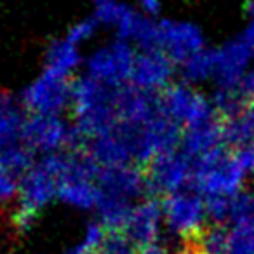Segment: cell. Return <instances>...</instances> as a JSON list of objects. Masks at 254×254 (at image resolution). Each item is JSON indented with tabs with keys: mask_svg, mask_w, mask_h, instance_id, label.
Masks as SVG:
<instances>
[{
	"mask_svg": "<svg viewBox=\"0 0 254 254\" xmlns=\"http://www.w3.org/2000/svg\"><path fill=\"white\" fill-rule=\"evenodd\" d=\"M117 91L119 89L99 84L89 75L73 80L70 108L75 115V126L87 143L110 132L117 124Z\"/></svg>",
	"mask_w": 254,
	"mask_h": 254,
	"instance_id": "1",
	"label": "cell"
},
{
	"mask_svg": "<svg viewBox=\"0 0 254 254\" xmlns=\"http://www.w3.org/2000/svg\"><path fill=\"white\" fill-rule=\"evenodd\" d=\"M68 152L42 155L19 178L18 207L16 214L37 219L39 212L58 198V187L66 169Z\"/></svg>",
	"mask_w": 254,
	"mask_h": 254,
	"instance_id": "2",
	"label": "cell"
},
{
	"mask_svg": "<svg viewBox=\"0 0 254 254\" xmlns=\"http://www.w3.org/2000/svg\"><path fill=\"white\" fill-rule=\"evenodd\" d=\"M246 176L247 174L233 157V152L223 145L193 160L190 190L200 193L204 198L214 195L235 198L242 193Z\"/></svg>",
	"mask_w": 254,
	"mask_h": 254,
	"instance_id": "3",
	"label": "cell"
},
{
	"mask_svg": "<svg viewBox=\"0 0 254 254\" xmlns=\"http://www.w3.org/2000/svg\"><path fill=\"white\" fill-rule=\"evenodd\" d=\"M26 110L12 94L0 92V167L21 178L33 166L35 153L23 139Z\"/></svg>",
	"mask_w": 254,
	"mask_h": 254,
	"instance_id": "4",
	"label": "cell"
},
{
	"mask_svg": "<svg viewBox=\"0 0 254 254\" xmlns=\"http://www.w3.org/2000/svg\"><path fill=\"white\" fill-rule=\"evenodd\" d=\"M138 51L132 44L117 39L96 49L85 61V70L91 78L113 89L126 87L132 82V70Z\"/></svg>",
	"mask_w": 254,
	"mask_h": 254,
	"instance_id": "5",
	"label": "cell"
},
{
	"mask_svg": "<svg viewBox=\"0 0 254 254\" xmlns=\"http://www.w3.org/2000/svg\"><path fill=\"white\" fill-rule=\"evenodd\" d=\"M73 80L44 70L21 92L23 108L30 115H61L71 106Z\"/></svg>",
	"mask_w": 254,
	"mask_h": 254,
	"instance_id": "6",
	"label": "cell"
},
{
	"mask_svg": "<svg viewBox=\"0 0 254 254\" xmlns=\"http://www.w3.org/2000/svg\"><path fill=\"white\" fill-rule=\"evenodd\" d=\"M160 98L166 113L183 127V131L219 119L211 99L185 82L169 85Z\"/></svg>",
	"mask_w": 254,
	"mask_h": 254,
	"instance_id": "7",
	"label": "cell"
},
{
	"mask_svg": "<svg viewBox=\"0 0 254 254\" xmlns=\"http://www.w3.org/2000/svg\"><path fill=\"white\" fill-rule=\"evenodd\" d=\"M164 223L183 240L193 239L205 228V198L193 190L176 191L162 200Z\"/></svg>",
	"mask_w": 254,
	"mask_h": 254,
	"instance_id": "8",
	"label": "cell"
},
{
	"mask_svg": "<svg viewBox=\"0 0 254 254\" xmlns=\"http://www.w3.org/2000/svg\"><path fill=\"white\" fill-rule=\"evenodd\" d=\"M193 176V160L181 150L159 155L146 166L148 191L152 195H173L190 190Z\"/></svg>",
	"mask_w": 254,
	"mask_h": 254,
	"instance_id": "9",
	"label": "cell"
},
{
	"mask_svg": "<svg viewBox=\"0 0 254 254\" xmlns=\"http://www.w3.org/2000/svg\"><path fill=\"white\" fill-rule=\"evenodd\" d=\"M73 126L61 115H28L23 129V139L33 153L68 152Z\"/></svg>",
	"mask_w": 254,
	"mask_h": 254,
	"instance_id": "10",
	"label": "cell"
},
{
	"mask_svg": "<svg viewBox=\"0 0 254 254\" xmlns=\"http://www.w3.org/2000/svg\"><path fill=\"white\" fill-rule=\"evenodd\" d=\"M159 51L171 58L176 66L191 56L205 51L202 30L191 21L160 19L159 21Z\"/></svg>",
	"mask_w": 254,
	"mask_h": 254,
	"instance_id": "11",
	"label": "cell"
},
{
	"mask_svg": "<svg viewBox=\"0 0 254 254\" xmlns=\"http://www.w3.org/2000/svg\"><path fill=\"white\" fill-rule=\"evenodd\" d=\"M176 64L162 51H139L132 70L134 87L146 92L162 94L169 85H173Z\"/></svg>",
	"mask_w": 254,
	"mask_h": 254,
	"instance_id": "12",
	"label": "cell"
},
{
	"mask_svg": "<svg viewBox=\"0 0 254 254\" xmlns=\"http://www.w3.org/2000/svg\"><path fill=\"white\" fill-rule=\"evenodd\" d=\"M98 187L103 193L115 195L132 202L148 191L146 169L136 164L115 167H101L98 173Z\"/></svg>",
	"mask_w": 254,
	"mask_h": 254,
	"instance_id": "13",
	"label": "cell"
},
{
	"mask_svg": "<svg viewBox=\"0 0 254 254\" xmlns=\"http://www.w3.org/2000/svg\"><path fill=\"white\" fill-rule=\"evenodd\" d=\"M164 221L162 200L146 198L134 204L132 212L122 230L139 249L157 244L160 235V225Z\"/></svg>",
	"mask_w": 254,
	"mask_h": 254,
	"instance_id": "14",
	"label": "cell"
},
{
	"mask_svg": "<svg viewBox=\"0 0 254 254\" xmlns=\"http://www.w3.org/2000/svg\"><path fill=\"white\" fill-rule=\"evenodd\" d=\"M251 53L244 42L239 39H233L226 42L223 47L214 49V78L219 89H233L239 87L242 77L249 70Z\"/></svg>",
	"mask_w": 254,
	"mask_h": 254,
	"instance_id": "15",
	"label": "cell"
},
{
	"mask_svg": "<svg viewBox=\"0 0 254 254\" xmlns=\"http://www.w3.org/2000/svg\"><path fill=\"white\" fill-rule=\"evenodd\" d=\"M223 145H225V141H223V120L216 119L207 124H202V126L185 129L180 150L191 160H195Z\"/></svg>",
	"mask_w": 254,
	"mask_h": 254,
	"instance_id": "16",
	"label": "cell"
},
{
	"mask_svg": "<svg viewBox=\"0 0 254 254\" xmlns=\"http://www.w3.org/2000/svg\"><path fill=\"white\" fill-rule=\"evenodd\" d=\"M82 64L80 47L64 37V39L53 40L46 53V70L53 71L61 77L70 78L73 71Z\"/></svg>",
	"mask_w": 254,
	"mask_h": 254,
	"instance_id": "17",
	"label": "cell"
},
{
	"mask_svg": "<svg viewBox=\"0 0 254 254\" xmlns=\"http://www.w3.org/2000/svg\"><path fill=\"white\" fill-rule=\"evenodd\" d=\"M223 141L226 146L237 150L249 146L254 141V101L242 112L228 120H223Z\"/></svg>",
	"mask_w": 254,
	"mask_h": 254,
	"instance_id": "18",
	"label": "cell"
},
{
	"mask_svg": "<svg viewBox=\"0 0 254 254\" xmlns=\"http://www.w3.org/2000/svg\"><path fill=\"white\" fill-rule=\"evenodd\" d=\"M132 207H134L132 202L101 191V198H99L96 211L99 214V223H103L106 230H124L132 212Z\"/></svg>",
	"mask_w": 254,
	"mask_h": 254,
	"instance_id": "19",
	"label": "cell"
},
{
	"mask_svg": "<svg viewBox=\"0 0 254 254\" xmlns=\"http://www.w3.org/2000/svg\"><path fill=\"white\" fill-rule=\"evenodd\" d=\"M180 71L183 82L190 85L214 78V49H205L191 56L180 64Z\"/></svg>",
	"mask_w": 254,
	"mask_h": 254,
	"instance_id": "20",
	"label": "cell"
},
{
	"mask_svg": "<svg viewBox=\"0 0 254 254\" xmlns=\"http://www.w3.org/2000/svg\"><path fill=\"white\" fill-rule=\"evenodd\" d=\"M204 254H232L230 253V230L225 225H209L197 235Z\"/></svg>",
	"mask_w": 254,
	"mask_h": 254,
	"instance_id": "21",
	"label": "cell"
},
{
	"mask_svg": "<svg viewBox=\"0 0 254 254\" xmlns=\"http://www.w3.org/2000/svg\"><path fill=\"white\" fill-rule=\"evenodd\" d=\"M92 18L99 23V25L115 28L119 25L120 18L124 16L127 9V4L120 2V0H92Z\"/></svg>",
	"mask_w": 254,
	"mask_h": 254,
	"instance_id": "22",
	"label": "cell"
},
{
	"mask_svg": "<svg viewBox=\"0 0 254 254\" xmlns=\"http://www.w3.org/2000/svg\"><path fill=\"white\" fill-rule=\"evenodd\" d=\"M106 233H108V230H106V226L103 223H91V225H87L82 242L77 247L70 249L68 254H98V251L101 249L103 242L106 239Z\"/></svg>",
	"mask_w": 254,
	"mask_h": 254,
	"instance_id": "23",
	"label": "cell"
},
{
	"mask_svg": "<svg viewBox=\"0 0 254 254\" xmlns=\"http://www.w3.org/2000/svg\"><path fill=\"white\" fill-rule=\"evenodd\" d=\"M98 254H139V247L122 230H108Z\"/></svg>",
	"mask_w": 254,
	"mask_h": 254,
	"instance_id": "24",
	"label": "cell"
},
{
	"mask_svg": "<svg viewBox=\"0 0 254 254\" xmlns=\"http://www.w3.org/2000/svg\"><path fill=\"white\" fill-rule=\"evenodd\" d=\"M230 253L254 254V226L233 225L230 230Z\"/></svg>",
	"mask_w": 254,
	"mask_h": 254,
	"instance_id": "25",
	"label": "cell"
},
{
	"mask_svg": "<svg viewBox=\"0 0 254 254\" xmlns=\"http://www.w3.org/2000/svg\"><path fill=\"white\" fill-rule=\"evenodd\" d=\"M232 202L230 197H205V211H207V219H211L212 225H225L232 218Z\"/></svg>",
	"mask_w": 254,
	"mask_h": 254,
	"instance_id": "26",
	"label": "cell"
},
{
	"mask_svg": "<svg viewBox=\"0 0 254 254\" xmlns=\"http://www.w3.org/2000/svg\"><path fill=\"white\" fill-rule=\"evenodd\" d=\"M98 28H99V23L96 21L94 18L80 19V21H77L75 25L70 26V30L66 32V39L70 40V42H73L75 46L80 47L82 44L89 42V40L96 35Z\"/></svg>",
	"mask_w": 254,
	"mask_h": 254,
	"instance_id": "27",
	"label": "cell"
},
{
	"mask_svg": "<svg viewBox=\"0 0 254 254\" xmlns=\"http://www.w3.org/2000/svg\"><path fill=\"white\" fill-rule=\"evenodd\" d=\"M19 176L0 167V205H5L12 198H18Z\"/></svg>",
	"mask_w": 254,
	"mask_h": 254,
	"instance_id": "28",
	"label": "cell"
},
{
	"mask_svg": "<svg viewBox=\"0 0 254 254\" xmlns=\"http://www.w3.org/2000/svg\"><path fill=\"white\" fill-rule=\"evenodd\" d=\"M239 91L247 101H254V70H247L239 84Z\"/></svg>",
	"mask_w": 254,
	"mask_h": 254,
	"instance_id": "29",
	"label": "cell"
},
{
	"mask_svg": "<svg viewBox=\"0 0 254 254\" xmlns=\"http://www.w3.org/2000/svg\"><path fill=\"white\" fill-rule=\"evenodd\" d=\"M139 7H141L143 14L146 16H155L160 12V7H162V0H138Z\"/></svg>",
	"mask_w": 254,
	"mask_h": 254,
	"instance_id": "30",
	"label": "cell"
},
{
	"mask_svg": "<svg viewBox=\"0 0 254 254\" xmlns=\"http://www.w3.org/2000/svg\"><path fill=\"white\" fill-rule=\"evenodd\" d=\"M180 254H204V251H202L197 237H193V239L183 240V249L180 251Z\"/></svg>",
	"mask_w": 254,
	"mask_h": 254,
	"instance_id": "31",
	"label": "cell"
},
{
	"mask_svg": "<svg viewBox=\"0 0 254 254\" xmlns=\"http://www.w3.org/2000/svg\"><path fill=\"white\" fill-rule=\"evenodd\" d=\"M240 40L244 42V46L247 47V51L251 53V56H254V21L246 28V32L240 35Z\"/></svg>",
	"mask_w": 254,
	"mask_h": 254,
	"instance_id": "32",
	"label": "cell"
},
{
	"mask_svg": "<svg viewBox=\"0 0 254 254\" xmlns=\"http://www.w3.org/2000/svg\"><path fill=\"white\" fill-rule=\"evenodd\" d=\"M139 254H169V253L166 251V247H162L159 242H157V244H153V246L139 249Z\"/></svg>",
	"mask_w": 254,
	"mask_h": 254,
	"instance_id": "33",
	"label": "cell"
},
{
	"mask_svg": "<svg viewBox=\"0 0 254 254\" xmlns=\"http://www.w3.org/2000/svg\"><path fill=\"white\" fill-rule=\"evenodd\" d=\"M246 11H247V14H249L251 18H253V21H254V0H247Z\"/></svg>",
	"mask_w": 254,
	"mask_h": 254,
	"instance_id": "34",
	"label": "cell"
}]
</instances>
